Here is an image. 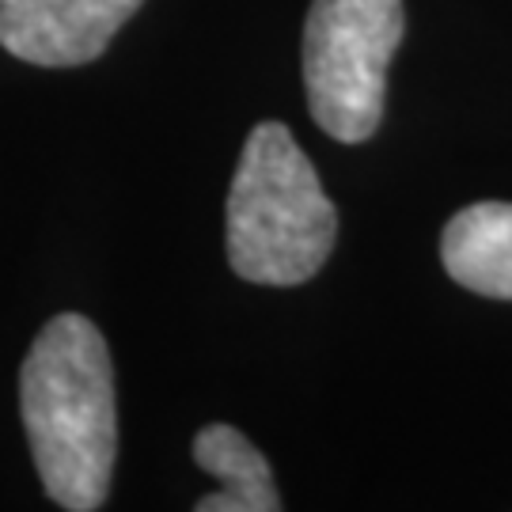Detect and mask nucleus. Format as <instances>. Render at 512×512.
I'll use <instances>...</instances> for the list:
<instances>
[{"mask_svg":"<svg viewBox=\"0 0 512 512\" xmlns=\"http://www.w3.org/2000/svg\"><path fill=\"white\" fill-rule=\"evenodd\" d=\"M403 35V0H311L304 88L323 133L342 145H361L380 129L387 65Z\"/></svg>","mask_w":512,"mask_h":512,"instance_id":"3","label":"nucleus"},{"mask_svg":"<svg viewBox=\"0 0 512 512\" xmlns=\"http://www.w3.org/2000/svg\"><path fill=\"white\" fill-rule=\"evenodd\" d=\"M194 463L220 482L217 494H205L198 512H277L281 494L266 456L236 425H205L194 437Z\"/></svg>","mask_w":512,"mask_h":512,"instance_id":"6","label":"nucleus"},{"mask_svg":"<svg viewBox=\"0 0 512 512\" xmlns=\"http://www.w3.org/2000/svg\"><path fill=\"white\" fill-rule=\"evenodd\" d=\"M338 239V209L281 122H258L239 152L224 209L228 266L251 285H304Z\"/></svg>","mask_w":512,"mask_h":512,"instance_id":"2","label":"nucleus"},{"mask_svg":"<svg viewBox=\"0 0 512 512\" xmlns=\"http://www.w3.org/2000/svg\"><path fill=\"white\" fill-rule=\"evenodd\" d=\"M440 258L448 277L478 296L512 300V205L478 202L444 224Z\"/></svg>","mask_w":512,"mask_h":512,"instance_id":"5","label":"nucleus"},{"mask_svg":"<svg viewBox=\"0 0 512 512\" xmlns=\"http://www.w3.org/2000/svg\"><path fill=\"white\" fill-rule=\"evenodd\" d=\"M145 0H0V46L42 69H73L107 54Z\"/></svg>","mask_w":512,"mask_h":512,"instance_id":"4","label":"nucleus"},{"mask_svg":"<svg viewBox=\"0 0 512 512\" xmlns=\"http://www.w3.org/2000/svg\"><path fill=\"white\" fill-rule=\"evenodd\" d=\"M19 414L38 478L61 509H103L118 459V399L107 338L92 319L61 311L19 368Z\"/></svg>","mask_w":512,"mask_h":512,"instance_id":"1","label":"nucleus"}]
</instances>
